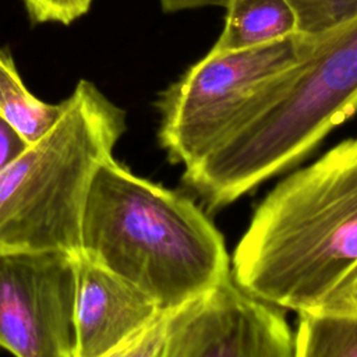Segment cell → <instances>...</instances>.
<instances>
[{"label": "cell", "instance_id": "cell-1", "mask_svg": "<svg viewBox=\"0 0 357 357\" xmlns=\"http://www.w3.org/2000/svg\"><path fill=\"white\" fill-rule=\"evenodd\" d=\"M233 279L296 312L317 310L357 268V137L282 180L237 243Z\"/></svg>", "mask_w": 357, "mask_h": 357}, {"label": "cell", "instance_id": "cell-2", "mask_svg": "<svg viewBox=\"0 0 357 357\" xmlns=\"http://www.w3.org/2000/svg\"><path fill=\"white\" fill-rule=\"evenodd\" d=\"M79 255L126 279L160 311L231 275L223 236L185 195L114 158L96 170L81 220Z\"/></svg>", "mask_w": 357, "mask_h": 357}, {"label": "cell", "instance_id": "cell-3", "mask_svg": "<svg viewBox=\"0 0 357 357\" xmlns=\"http://www.w3.org/2000/svg\"><path fill=\"white\" fill-rule=\"evenodd\" d=\"M311 50L262 91L252 112L183 178L220 208L303 160L357 112V18L314 36Z\"/></svg>", "mask_w": 357, "mask_h": 357}, {"label": "cell", "instance_id": "cell-4", "mask_svg": "<svg viewBox=\"0 0 357 357\" xmlns=\"http://www.w3.org/2000/svg\"><path fill=\"white\" fill-rule=\"evenodd\" d=\"M126 131V112L79 79L57 123L0 172V254L79 255L91 181Z\"/></svg>", "mask_w": 357, "mask_h": 357}, {"label": "cell", "instance_id": "cell-5", "mask_svg": "<svg viewBox=\"0 0 357 357\" xmlns=\"http://www.w3.org/2000/svg\"><path fill=\"white\" fill-rule=\"evenodd\" d=\"M314 39L294 33L257 47L211 50L191 66L156 100L158 139L169 160L185 167L211 151L248 116L266 85L311 50Z\"/></svg>", "mask_w": 357, "mask_h": 357}, {"label": "cell", "instance_id": "cell-6", "mask_svg": "<svg viewBox=\"0 0 357 357\" xmlns=\"http://www.w3.org/2000/svg\"><path fill=\"white\" fill-rule=\"evenodd\" d=\"M117 357H294V333L272 304L229 275L159 311Z\"/></svg>", "mask_w": 357, "mask_h": 357}, {"label": "cell", "instance_id": "cell-7", "mask_svg": "<svg viewBox=\"0 0 357 357\" xmlns=\"http://www.w3.org/2000/svg\"><path fill=\"white\" fill-rule=\"evenodd\" d=\"M78 255L0 254V349L18 357H74Z\"/></svg>", "mask_w": 357, "mask_h": 357}, {"label": "cell", "instance_id": "cell-8", "mask_svg": "<svg viewBox=\"0 0 357 357\" xmlns=\"http://www.w3.org/2000/svg\"><path fill=\"white\" fill-rule=\"evenodd\" d=\"M159 311L138 287L78 255L74 357H117Z\"/></svg>", "mask_w": 357, "mask_h": 357}, {"label": "cell", "instance_id": "cell-9", "mask_svg": "<svg viewBox=\"0 0 357 357\" xmlns=\"http://www.w3.org/2000/svg\"><path fill=\"white\" fill-rule=\"evenodd\" d=\"M225 6L223 31L211 50L250 49L300 33L289 0H225Z\"/></svg>", "mask_w": 357, "mask_h": 357}, {"label": "cell", "instance_id": "cell-10", "mask_svg": "<svg viewBox=\"0 0 357 357\" xmlns=\"http://www.w3.org/2000/svg\"><path fill=\"white\" fill-rule=\"evenodd\" d=\"M64 100L56 105L38 99L24 84L13 56L0 49V116H3L31 145L57 123Z\"/></svg>", "mask_w": 357, "mask_h": 357}, {"label": "cell", "instance_id": "cell-11", "mask_svg": "<svg viewBox=\"0 0 357 357\" xmlns=\"http://www.w3.org/2000/svg\"><path fill=\"white\" fill-rule=\"evenodd\" d=\"M294 357H357V310L298 312Z\"/></svg>", "mask_w": 357, "mask_h": 357}, {"label": "cell", "instance_id": "cell-12", "mask_svg": "<svg viewBox=\"0 0 357 357\" xmlns=\"http://www.w3.org/2000/svg\"><path fill=\"white\" fill-rule=\"evenodd\" d=\"M298 22V32L322 35L357 18V0H289Z\"/></svg>", "mask_w": 357, "mask_h": 357}, {"label": "cell", "instance_id": "cell-13", "mask_svg": "<svg viewBox=\"0 0 357 357\" xmlns=\"http://www.w3.org/2000/svg\"><path fill=\"white\" fill-rule=\"evenodd\" d=\"M32 22L68 25L86 14L93 0H22Z\"/></svg>", "mask_w": 357, "mask_h": 357}, {"label": "cell", "instance_id": "cell-14", "mask_svg": "<svg viewBox=\"0 0 357 357\" xmlns=\"http://www.w3.org/2000/svg\"><path fill=\"white\" fill-rule=\"evenodd\" d=\"M28 146L29 144L22 135L0 116V172L14 162Z\"/></svg>", "mask_w": 357, "mask_h": 357}, {"label": "cell", "instance_id": "cell-15", "mask_svg": "<svg viewBox=\"0 0 357 357\" xmlns=\"http://www.w3.org/2000/svg\"><path fill=\"white\" fill-rule=\"evenodd\" d=\"M319 308L357 310V268L350 272V275L337 286L332 296Z\"/></svg>", "mask_w": 357, "mask_h": 357}, {"label": "cell", "instance_id": "cell-16", "mask_svg": "<svg viewBox=\"0 0 357 357\" xmlns=\"http://www.w3.org/2000/svg\"><path fill=\"white\" fill-rule=\"evenodd\" d=\"M219 4H225V0H160L165 13H178Z\"/></svg>", "mask_w": 357, "mask_h": 357}]
</instances>
